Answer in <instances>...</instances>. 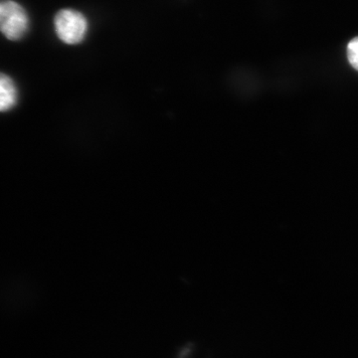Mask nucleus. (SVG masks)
Returning <instances> with one entry per match:
<instances>
[{
    "instance_id": "nucleus-1",
    "label": "nucleus",
    "mask_w": 358,
    "mask_h": 358,
    "mask_svg": "<svg viewBox=\"0 0 358 358\" xmlns=\"http://www.w3.org/2000/svg\"><path fill=\"white\" fill-rule=\"evenodd\" d=\"M29 28V17L24 7L14 0H0V32L11 41L25 36Z\"/></svg>"
},
{
    "instance_id": "nucleus-2",
    "label": "nucleus",
    "mask_w": 358,
    "mask_h": 358,
    "mask_svg": "<svg viewBox=\"0 0 358 358\" xmlns=\"http://www.w3.org/2000/svg\"><path fill=\"white\" fill-rule=\"evenodd\" d=\"M88 20L74 9H62L54 18L56 34L65 44L81 43L88 32Z\"/></svg>"
},
{
    "instance_id": "nucleus-3",
    "label": "nucleus",
    "mask_w": 358,
    "mask_h": 358,
    "mask_svg": "<svg viewBox=\"0 0 358 358\" xmlns=\"http://www.w3.org/2000/svg\"><path fill=\"white\" fill-rule=\"evenodd\" d=\"M20 96V90L13 78L0 72V114L15 109Z\"/></svg>"
},
{
    "instance_id": "nucleus-4",
    "label": "nucleus",
    "mask_w": 358,
    "mask_h": 358,
    "mask_svg": "<svg viewBox=\"0 0 358 358\" xmlns=\"http://www.w3.org/2000/svg\"><path fill=\"white\" fill-rule=\"evenodd\" d=\"M348 58L350 65L358 70V37L352 40L348 46Z\"/></svg>"
}]
</instances>
